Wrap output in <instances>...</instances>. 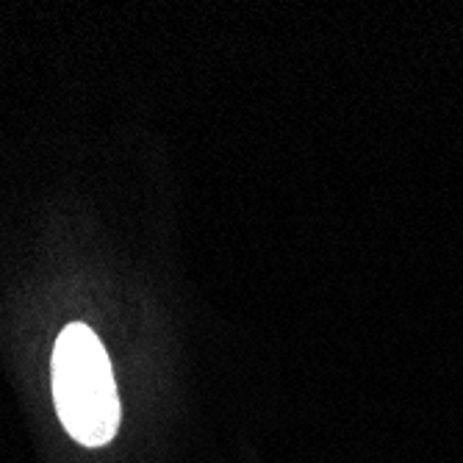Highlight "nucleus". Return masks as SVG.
I'll list each match as a JSON object with an SVG mask.
<instances>
[{
  "label": "nucleus",
  "instance_id": "1",
  "mask_svg": "<svg viewBox=\"0 0 463 463\" xmlns=\"http://www.w3.org/2000/svg\"><path fill=\"white\" fill-rule=\"evenodd\" d=\"M53 400L64 430L87 447L109 444L119 430V394L109 353L92 327L72 322L53 347Z\"/></svg>",
  "mask_w": 463,
  "mask_h": 463
}]
</instances>
